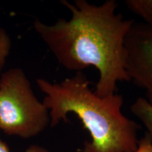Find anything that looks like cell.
Listing matches in <instances>:
<instances>
[{
    "label": "cell",
    "instance_id": "3957f363",
    "mask_svg": "<svg viewBox=\"0 0 152 152\" xmlns=\"http://www.w3.org/2000/svg\"><path fill=\"white\" fill-rule=\"evenodd\" d=\"M50 124L49 110L39 102L21 68L7 70L0 77V130L30 139Z\"/></svg>",
    "mask_w": 152,
    "mask_h": 152
},
{
    "label": "cell",
    "instance_id": "277c9868",
    "mask_svg": "<svg viewBox=\"0 0 152 152\" xmlns=\"http://www.w3.org/2000/svg\"><path fill=\"white\" fill-rule=\"evenodd\" d=\"M125 71L152 106V26L134 21L125 37Z\"/></svg>",
    "mask_w": 152,
    "mask_h": 152
},
{
    "label": "cell",
    "instance_id": "9c48e42d",
    "mask_svg": "<svg viewBox=\"0 0 152 152\" xmlns=\"http://www.w3.org/2000/svg\"><path fill=\"white\" fill-rule=\"evenodd\" d=\"M25 152H49V151L47 149H45V148L41 147V146L33 144V145L30 146V147L26 150V151Z\"/></svg>",
    "mask_w": 152,
    "mask_h": 152
},
{
    "label": "cell",
    "instance_id": "6da1fadb",
    "mask_svg": "<svg viewBox=\"0 0 152 152\" xmlns=\"http://www.w3.org/2000/svg\"><path fill=\"white\" fill-rule=\"evenodd\" d=\"M70 19L49 25L35 19L33 28L66 69L82 72L92 66L99 72L94 92L104 97L115 93L118 82H130L125 71V37L134 23L116 12L118 2L100 5L87 0H62Z\"/></svg>",
    "mask_w": 152,
    "mask_h": 152
},
{
    "label": "cell",
    "instance_id": "8992f818",
    "mask_svg": "<svg viewBox=\"0 0 152 152\" xmlns=\"http://www.w3.org/2000/svg\"><path fill=\"white\" fill-rule=\"evenodd\" d=\"M127 8L141 18L144 23L152 26V0H126Z\"/></svg>",
    "mask_w": 152,
    "mask_h": 152
},
{
    "label": "cell",
    "instance_id": "ba28073f",
    "mask_svg": "<svg viewBox=\"0 0 152 152\" xmlns=\"http://www.w3.org/2000/svg\"><path fill=\"white\" fill-rule=\"evenodd\" d=\"M134 152H152V142L147 134L139 140L137 149Z\"/></svg>",
    "mask_w": 152,
    "mask_h": 152
},
{
    "label": "cell",
    "instance_id": "5b68a950",
    "mask_svg": "<svg viewBox=\"0 0 152 152\" xmlns=\"http://www.w3.org/2000/svg\"><path fill=\"white\" fill-rule=\"evenodd\" d=\"M130 111L144 125L152 142V106L144 97H139L130 106Z\"/></svg>",
    "mask_w": 152,
    "mask_h": 152
},
{
    "label": "cell",
    "instance_id": "30bf717a",
    "mask_svg": "<svg viewBox=\"0 0 152 152\" xmlns=\"http://www.w3.org/2000/svg\"><path fill=\"white\" fill-rule=\"evenodd\" d=\"M0 152H10L7 144L0 139Z\"/></svg>",
    "mask_w": 152,
    "mask_h": 152
},
{
    "label": "cell",
    "instance_id": "52a82bcc",
    "mask_svg": "<svg viewBox=\"0 0 152 152\" xmlns=\"http://www.w3.org/2000/svg\"><path fill=\"white\" fill-rule=\"evenodd\" d=\"M12 42L10 35L0 26V73L4 67L7 58L10 54Z\"/></svg>",
    "mask_w": 152,
    "mask_h": 152
},
{
    "label": "cell",
    "instance_id": "7a4b0ae2",
    "mask_svg": "<svg viewBox=\"0 0 152 152\" xmlns=\"http://www.w3.org/2000/svg\"><path fill=\"white\" fill-rule=\"evenodd\" d=\"M37 85L46 95L42 103L49 110L51 126L67 122V115L73 113L90 133L91 141L85 142L83 152H134L137 149L140 125L122 113V95L99 96L83 72L61 83L39 78Z\"/></svg>",
    "mask_w": 152,
    "mask_h": 152
}]
</instances>
